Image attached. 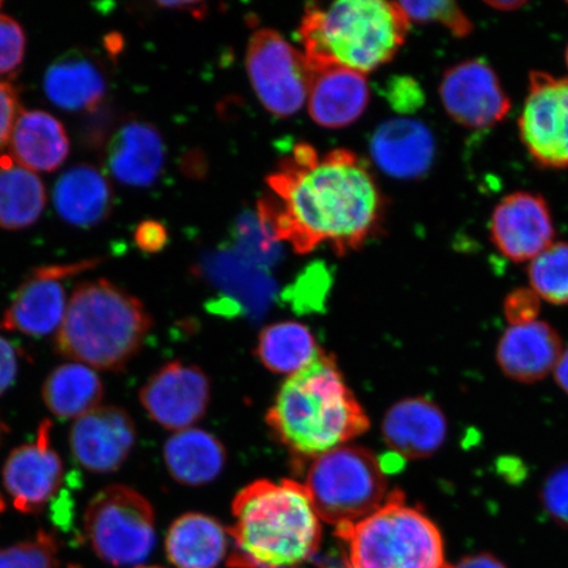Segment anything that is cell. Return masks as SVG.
I'll list each match as a JSON object with an SVG mask.
<instances>
[{"mask_svg": "<svg viewBox=\"0 0 568 568\" xmlns=\"http://www.w3.org/2000/svg\"><path fill=\"white\" fill-rule=\"evenodd\" d=\"M272 194L261 199L258 220L274 241L296 253L329 243L339 255L358 251L379 232L385 199L366 162L346 149L318 155L297 144L267 178Z\"/></svg>", "mask_w": 568, "mask_h": 568, "instance_id": "1", "label": "cell"}, {"mask_svg": "<svg viewBox=\"0 0 568 568\" xmlns=\"http://www.w3.org/2000/svg\"><path fill=\"white\" fill-rule=\"evenodd\" d=\"M266 423L276 439L303 459L323 456L371 428L336 359L324 352L283 383Z\"/></svg>", "mask_w": 568, "mask_h": 568, "instance_id": "2", "label": "cell"}, {"mask_svg": "<svg viewBox=\"0 0 568 568\" xmlns=\"http://www.w3.org/2000/svg\"><path fill=\"white\" fill-rule=\"evenodd\" d=\"M232 514L233 567H294L314 557L322 544V520L307 489L295 480L251 483L234 497Z\"/></svg>", "mask_w": 568, "mask_h": 568, "instance_id": "3", "label": "cell"}, {"mask_svg": "<svg viewBox=\"0 0 568 568\" xmlns=\"http://www.w3.org/2000/svg\"><path fill=\"white\" fill-rule=\"evenodd\" d=\"M410 21L385 0H341L305 9L297 31L310 65L366 74L386 65L406 41Z\"/></svg>", "mask_w": 568, "mask_h": 568, "instance_id": "4", "label": "cell"}, {"mask_svg": "<svg viewBox=\"0 0 568 568\" xmlns=\"http://www.w3.org/2000/svg\"><path fill=\"white\" fill-rule=\"evenodd\" d=\"M152 326L138 297L106 280L84 282L69 297L55 347L92 371L119 372L136 357Z\"/></svg>", "mask_w": 568, "mask_h": 568, "instance_id": "5", "label": "cell"}, {"mask_svg": "<svg viewBox=\"0 0 568 568\" xmlns=\"http://www.w3.org/2000/svg\"><path fill=\"white\" fill-rule=\"evenodd\" d=\"M346 568H449L437 525L395 489L379 510L359 523L339 525Z\"/></svg>", "mask_w": 568, "mask_h": 568, "instance_id": "6", "label": "cell"}, {"mask_svg": "<svg viewBox=\"0 0 568 568\" xmlns=\"http://www.w3.org/2000/svg\"><path fill=\"white\" fill-rule=\"evenodd\" d=\"M320 520L355 524L379 510L388 499L381 460L362 446L344 445L323 454L308 467L305 485Z\"/></svg>", "mask_w": 568, "mask_h": 568, "instance_id": "7", "label": "cell"}, {"mask_svg": "<svg viewBox=\"0 0 568 568\" xmlns=\"http://www.w3.org/2000/svg\"><path fill=\"white\" fill-rule=\"evenodd\" d=\"M83 528L92 550L112 566H138L154 549L153 507L146 497L128 486L112 485L92 497Z\"/></svg>", "mask_w": 568, "mask_h": 568, "instance_id": "8", "label": "cell"}, {"mask_svg": "<svg viewBox=\"0 0 568 568\" xmlns=\"http://www.w3.org/2000/svg\"><path fill=\"white\" fill-rule=\"evenodd\" d=\"M246 70L255 94L273 115L293 116L307 101L314 70L278 32L260 30L252 36Z\"/></svg>", "mask_w": 568, "mask_h": 568, "instance_id": "9", "label": "cell"}, {"mask_svg": "<svg viewBox=\"0 0 568 568\" xmlns=\"http://www.w3.org/2000/svg\"><path fill=\"white\" fill-rule=\"evenodd\" d=\"M518 132L538 166L568 169V78L531 71Z\"/></svg>", "mask_w": 568, "mask_h": 568, "instance_id": "10", "label": "cell"}, {"mask_svg": "<svg viewBox=\"0 0 568 568\" xmlns=\"http://www.w3.org/2000/svg\"><path fill=\"white\" fill-rule=\"evenodd\" d=\"M439 97L447 115L468 130L499 124L513 106L499 77L483 60H467L447 69Z\"/></svg>", "mask_w": 568, "mask_h": 568, "instance_id": "11", "label": "cell"}, {"mask_svg": "<svg viewBox=\"0 0 568 568\" xmlns=\"http://www.w3.org/2000/svg\"><path fill=\"white\" fill-rule=\"evenodd\" d=\"M92 265L94 262L87 261L33 270L12 297L0 326L30 337H44L59 331L69 304L65 281Z\"/></svg>", "mask_w": 568, "mask_h": 568, "instance_id": "12", "label": "cell"}, {"mask_svg": "<svg viewBox=\"0 0 568 568\" xmlns=\"http://www.w3.org/2000/svg\"><path fill=\"white\" fill-rule=\"evenodd\" d=\"M211 399L209 376L201 368L170 362L155 372L140 390L149 417L173 432L190 429L207 412Z\"/></svg>", "mask_w": 568, "mask_h": 568, "instance_id": "13", "label": "cell"}, {"mask_svg": "<svg viewBox=\"0 0 568 568\" xmlns=\"http://www.w3.org/2000/svg\"><path fill=\"white\" fill-rule=\"evenodd\" d=\"M52 422H42L33 443L12 450L3 467V485L13 506L23 514H38L59 493L62 459L52 447Z\"/></svg>", "mask_w": 568, "mask_h": 568, "instance_id": "14", "label": "cell"}, {"mask_svg": "<svg viewBox=\"0 0 568 568\" xmlns=\"http://www.w3.org/2000/svg\"><path fill=\"white\" fill-rule=\"evenodd\" d=\"M136 438V425L126 410L101 406L71 425L69 445L78 465L103 475L115 473L125 464Z\"/></svg>", "mask_w": 568, "mask_h": 568, "instance_id": "15", "label": "cell"}, {"mask_svg": "<svg viewBox=\"0 0 568 568\" xmlns=\"http://www.w3.org/2000/svg\"><path fill=\"white\" fill-rule=\"evenodd\" d=\"M489 231L497 251L516 264L535 260L556 237L548 203L541 195L527 191L501 199L494 210Z\"/></svg>", "mask_w": 568, "mask_h": 568, "instance_id": "16", "label": "cell"}, {"mask_svg": "<svg viewBox=\"0 0 568 568\" xmlns=\"http://www.w3.org/2000/svg\"><path fill=\"white\" fill-rule=\"evenodd\" d=\"M559 333L549 323L510 325L497 343V366L507 378L524 385L542 381L558 365L564 353Z\"/></svg>", "mask_w": 568, "mask_h": 568, "instance_id": "17", "label": "cell"}, {"mask_svg": "<svg viewBox=\"0 0 568 568\" xmlns=\"http://www.w3.org/2000/svg\"><path fill=\"white\" fill-rule=\"evenodd\" d=\"M447 432L444 410L425 397H409L394 404L382 424L386 445L408 459L435 456L444 446Z\"/></svg>", "mask_w": 568, "mask_h": 568, "instance_id": "18", "label": "cell"}, {"mask_svg": "<svg viewBox=\"0 0 568 568\" xmlns=\"http://www.w3.org/2000/svg\"><path fill=\"white\" fill-rule=\"evenodd\" d=\"M371 151L383 173L397 180H417L429 172L436 144L428 126L400 118L379 125L373 134Z\"/></svg>", "mask_w": 568, "mask_h": 568, "instance_id": "19", "label": "cell"}, {"mask_svg": "<svg viewBox=\"0 0 568 568\" xmlns=\"http://www.w3.org/2000/svg\"><path fill=\"white\" fill-rule=\"evenodd\" d=\"M312 70L314 77L308 95L312 120L320 126L335 130L358 120L371 101V90L365 74L338 67Z\"/></svg>", "mask_w": 568, "mask_h": 568, "instance_id": "20", "label": "cell"}, {"mask_svg": "<svg viewBox=\"0 0 568 568\" xmlns=\"http://www.w3.org/2000/svg\"><path fill=\"white\" fill-rule=\"evenodd\" d=\"M165 162V145L155 128L142 122L120 126L105 149V168L120 183L146 187L158 180Z\"/></svg>", "mask_w": 568, "mask_h": 568, "instance_id": "21", "label": "cell"}, {"mask_svg": "<svg viewBox=\"0 0 568 568\" xmlns=\"http://www.w3.org/2000/svg\"><path fill=\"white\" fill-rule=\"evenodd\" d=\"M44 91L49 101L62 110H94L102 103L106 92L104 69L95 57L71 51L48 68Z\"/></svg>", "mask_w": 568, "mask_h": 568, "instance_id": "22", "label": "cell"}, {"mask_svg": "<svg viewBox=\"0 0 568 568\" xmlns=\"http://www.w3.org/2000/svg\"><path fill=\"white\" fill-rule=\"evenodd\" d=\"M11 159L31 172L51 173L68 159L69 136L51 113L21 111L10 136Z\"/></svg>", "mask_w": 568, "mask_h": 568, "instance_id": "23", "label": "cell"}, {"mask_svg": "<svg viewBox=\"0 0 568 568\" xmlns=\"http://www.w3.org/2000/svg\"><path fill=\"white\" fill-rule=\"evenodd\" d=\"M53 202L65 222L90 229L110 215L113 194L109 180L90 165L70 168L57 181Z\"/></svg>", "mask_w": 568, "mask_h": 568, "instance_id": "24", "label": "cell"}, {"mask_svg": "<svg viewBox=\"0 0 568 568\" xmlns=\"http://www.w3.org/2000/svg\"><path fill=\"white\" fill-rule=\"evenodd\" d=\"M165 548L176 568H216L229 550V536L215 518L187 514L170 527Z\"/></svg>", "mask_w": 568, "mask_h": 568, "instance_id": "25", "label": "cell"}, {"mask_svg": "<svg viewBox=\"0 0 568 568\" xmlns=\"http://www.w3.org/2000/svg\"><path fill=\"white\" fill-rule=\"evenodd\" d=\"M169 474L181 485L204 486L215 480L226 464V450L211 433L190 428L176 432L163 447Z\"/></svg>", "mask_w": 568, "mask_h": 568, "instance_id": "26", "label": "cell"}, {"mask_svg": "<svg viewBox=\"0 0 568 568\" xmlns=\"http://www.w3.org/2000/svg\"><path fill=\"white\" fill-rule=\"evenodd\" d=\"M104 387L91 367L69 362L55 367L42 385V400L55 417L70 420L102 406Z\"/></svg>", "mask_w": 568, "mask_h": 568, "instance_id": "27", "label": "cell"}, {"mask_svg": "<svg viewBox=\"0 0 568 568\" xmlns=\"http://www.w3.org/2000/svg\"><path fill=\"white\" fill-rule=\"evenodd\" d=\"M45 203V186L38 174L11 158L0 159V229H28L38 222Z\"/></svg>", "mask_w": 568, "mask_h": 568, "instance_id": "28", "label": "cell"}, {"mask_svg": "<svg viewBox=\"0 0 568 568\" xmlns=\"http://www.w3.org/2000/svg\"><path fill=\"white\" fill-rule=\"evenodd\" d=\"M322 352L307 326L283 322L261 332L255 355L270 372L293 375L307 367Z\"/></svg>", "mask_w": 568, "mask_h": 568, "instance_id": "29", "label": "cell"}, {"mask_svg": "<svg viewBox=\"0 0 568 568\" xmlns=\"http://www.w3.org/2000/svg\"><path fill=\"white\" fill-rule=\"evenodd\" d=\"M530 288L539 300L568 305V243H556L530 261Z\"/></svg>", "mask_w": 568, "mask_h": 568, "instance_id": "30", "label": "cell"}, {"mask_svg": "<svg viewBox=\"0 0 568 568\" xmlns=\"http://www.w3.org/2000/svg\"><path fill=\"white\" fill-rule=\"evenodd\" d=\"M0 568H60L59 539L40 530L24 542L0 549Z\"/></svg>", "mask_w": 568, "mask_h": 568, "instance_id": "31", "label": "cell"}, {"mask_svg": "<svg viewBox=\"0 0 568 568\" xmlns=\"http://www.w3.org/2000/svg\"><path fill=\"white\" fill-rule=\"evenodd\" d=\"M409 21L444 26L457 38L464 39L474 31V24L456 2H397Z\"/></svg>", "mask_w": 568, "mask_h": 568, "instance_id": "32", "label": "cell"}, {"mask_svg": "<svg viewBox=\"0 0 568 568\" xmlns=\"http://www.w3.org/2000/svg\"><path fill=\"white\" fill-rule=\"evenodd\" d=\"M27 39L16 19L0 13V77L17 73L23 63Z\"/></svg>", "mask_w": 568, "mask_h": 568, "instance_id": "33", "label": "cell"}, {"mask_svg": "<svg viewBox=\"0 0 568 568\" xmlns=\"http://www.w3.org/2000/svg\"><path fill=\"white\" fill-rule=\"evenodd\" d=\"M539 500L546 514L560 527L568 529V464L554 468L546 477Z\"/></svg>", "mask_w": 568, "mask_h": 568, "instance_id": "34", "label": "cell"}, {"mask_svg": "<svg viewBox=\"0 0 568 568\" xmlns=\"http://www.w3.org/2000/svg\"><path fill=\"white\" fill-rule=\"evenodd\" d=\"M386 97L390 106L400 113L415 112L424 103L420 84L409 77H395L388 81Z\"/></svg>", "mask_w": 568, "mask_h": 568, "instance_id": "35", "label": "cell"}, {"mask_svg": "<svg viewBox=\"0 0 568 568\" xmlns=\"http://www.w3.org/2000/svg\"><path fill=\"white\" fill-rule=\"evenodd\" d=\"M541 310V300L531 288H517L506 297L504 314L510 325H521L536 322Z\"/></svg>", "mask_w": 568, "mask_h": 568, "instance_id": "36", "label": "cell"}, {"mask_svg": "<svg viewBox=\"0 0 568 568\" xmlns=\"http://www.w3.org/2000/svg\"><path fill=\"white\" fill-rule=\"evenodd\" d=\"M19 113L18 91L9 82L0 81V151L10 141Z\"/></svg>", "mask_w": 568, "mask_h": 568, "instance_id": "37", "label": "cell"}, {"mask_svg": "<svg viewBox=\"0 0 568 568\" xmlns=\"http://www.w3.org/2000/svg\"><path fill=\"white\" fill-rule=\"evenodd\" d=\"M169 234L165 225L154 220L142 222L134 233V243L145 253H159L166 246Z\"/></svg>", "mask_w": 568, "mask_h": 568, "instance_id": "38", "label": "cell"}, {"mask_svg": "<svg viewBox=\"0 0 568 568\" xmlns=\"http://www.w3.org/2000/svg\"><path fill=\"white\" fill-rule=\"evenodd\" d=\"M18 354L9 339L0 336V395L12 386L18 374Z\"/></svg>", "mask_w": 568, "mask_h": 568, "instance_id": "39", "label": "cell"}, {"mask_svg": "<svg viewBox=\"0 0 568 568\" xmlns=\"http://www.w3.org/2000/svg\"><path fill=\"white\" fill-rule=\"evenodd\" d=\"M449 568H508V567L506 565H504L500 559H497L496 557H494L493 554L479 552V554H473V556L462 558L458 564L449 566Z\"/></svg>", "mask_w": 568, "mask_h": 568, "instance_id": "40", "label": "cell"}, {"mask_svg": "<svg viewBox=\"0 0 568 568\" xmlns=\"http://www.w3.org/2000/svg\"><path fill=\"white\" fill-rule=\"evenodd\" d=\"M158 6L162 9L187 12L191 17L203 20L209 13V6L204 2H160Z\"/></svg>", "mask_w": 568, "mask_h": 568, "instance_id": "41", "label": "cell"}, {"mask_svg": "<svg viewBox=\"0 0 568 568\" xmlns=\"http://www.w3.org/2000/svg\"><path fill=\"white\" fill-rule=\"evenodd\" d=\"M554 379L560 389L568 395V347L560 355V359L556 368H554Z\"/></svg>", "mask_w": 568, "mask_h": 568, "instance_id": "42", "label": "cell"}, {"mask_svg": "<svg viewBox=\"0 0 568 568\" xmlns=\"http://www.w3.org/2000/svg\"><path fill=\"white\" fill-rule=\"evenodd\" d=\"M486 4L496 11L510 12L521 9L527 3L523 0H495V2H486Z\"/></svg>", "mask_w": 568, "mask_h": 568, "instance_id": "43", "label": "cell"}, {"mask_svg": "<svg viewBox=\"0 0 568 568\" xmlns=\"http://www.w3.org/2000/svg\"><path fill=\"white\" fill-rule=\"evenodd\" d=\"M4 509H6V504H4V500L2 499V496H0V515H2L4 513Z\"/></svg>", "mask_w": 568, "mask_h": 568, "instance_id": "44", "label": "cell"}, {"mask_svg": "<svg viewBox=\"0 0 568 568\" xmlns=\"http://www.w3.org/2000/svg\"><path fill=\"white\" fill-rule=\"evenodd\" d=\"M566 63H567V68H568V47H567V51H566Z\"/></svg>", "mask_w": 568, "mask_h": 568, "instance_id": "45", "label": "cell"}, {"mask_svg": "<svg viewBox=\"0 0 568 568\" xmlns=\"http://www.w3.org/2000/svg\"><path fill=\"white\" fill-rule=\"evenodd\" d=\"M140 568H161V567H140Z\"/></svg>", "mask_w": 568, "mask_h": 568, "instance_id": "46", "label": "cell"}, {"mask_svg": "<svg viewBox=\"0 0 568 568\" xmlns=\"http://www.w3.org/2000/svg\"><path fill=\"white\" fill-rule=\"evenodd\" d=\"M2 4H3V3H2V2H0V7H2Z\"/></svg>", "mask_w": 568, "mask_h": 568, "instance_id": "47", "label": "cell"}, {"mask_svg": "<svg viewBox=\"0 0 568 568\" xmlns=\"http://www.w3.org/2000/svg\"><path fill=\"white\" fill-rule=\"evenodd\" d=\"M567 6H568V2H567Z\"/></svg>", "mask_w": 568, "mask_h": 568, "instance_id": "48", "label": "cell"}]
</instances>
